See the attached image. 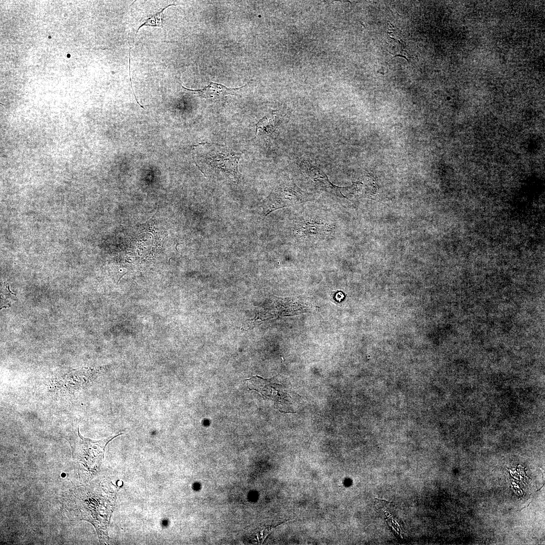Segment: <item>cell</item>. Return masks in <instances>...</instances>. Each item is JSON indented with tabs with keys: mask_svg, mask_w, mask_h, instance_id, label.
<instances>
[{
	"mask_svg": "<svg viewBox=\"0 0 545 545\" xmlns=\"http://www.w3.org/2000/svg\"><path fill=\"white\" fill-rule=\"evenodd\" d=\"M175 4H170L165 8L161 9L160 11L156 12L154 13L149 14L146 18L143 20L141 25L138 27L135 33V36H136L139 29L143 26H151V27H157L163 28L164 23V12L166 9L172 6H176Z\"/></svg>",
	"mask_w": 545,
	"mask_h": 545,
	"instance_id": "obj_8",
	"label": "cell"
},
{
	"mask_svg": "<svg viewBox=\"0 0 545 545\" xmlns=\"http://www.w3.org/2000/svg\"><path fill=\"white\" fill-rule=\"evenodd\" d=\"M122 434L93 441L83 437L80 434L78 427L77 434H75V437H72L69 442L72 456L80 469L88 476L94 475L98 472L103 459L106 446L113 439Z\"/></svg>",
	"mask_w": 545,
	"mask_h": 545,
	"instance_id": "obj_3",
	"label": "cell"
},
{
	"mask_svg": "<svg viewBox=\"0 0 545 545\" xmlns=\"http://www.w3.org/2000/svg\"><path fill=\"white\" fill-rule=\"evenodd\" d=\"M311 199V195L302 190L292 180L281 181L263 201L262 208L267 215L272 211Z\"/></svg>",
	"mask_w": 545,
	"mask_h": 545,
	"instance_id": "obj_4",
	"label": "cell"
},
{
	"mask_svg": "<svg viewBox=\"0 0 545 545\" xmlns=\"http://www.w3.org/2000/svg\"><path fill=\"white\" fill-rule=\"evenodd\" d=\"M183 89L192 92L202 98L219 99L227 95H232L244 87L246 85L234 88H228L226 86L215 82H210L208 85L200 89H190L187 88L180 84Z\"/></svg>",
	"mask_w": 545,
	"mask_h": 545,
	"instance_id": "obj_7",
	"label": "cell"
},
{
	"mask_svg": "<svg viewBox=\"0 0 545 545\" xmlns=\"http://www.w3.org/2000/svg\"><path fill=\"white\" fill-rule=\"evenodd\" d=\"M194 162L206 177L238 182L241 174L239 162L241 153L225 145L207 142L193 146Z\"/></svg>",
	"mask_w": 545,
	"mask_h": 545,
	"instance_id": "obj_2",
	"label": "cell"
},
{
	"mask_svg": "<svg viewBox=\"0 0 545 545\" xmlns=\"http://www.w3.org/2000/svg\"><path fill=\"white\" fill-rule=\"evenodd\" d=\"M294 230L299 238L316 240L322 238L332 228L325 222L310 218H299L294 221Z\"/></svg>",
	"mask_w": 545,
	"mask_h": 545,
	"instance_id": "obj_5",
	"label": "cell"
},
{
	"mask_svg": "<svg viewBox=\"0 0 545 545\" xmlns=\"http://www.w3.org/2000/svg\"><path fill=\"white\" fill-rule=\"evenodd\" d=\"M67 507L80 519L95 527L101 543H108L107 528L116 500L112 483L98 478L75 488L68 497Z\"/></svg>",
	"mask_w": 545,
	"mask_h": 545,
	"instance_id": "obj_1",
	"label": "cell"
},
{
	"mask_svg": "<svg viewBox=\"0 0 545 545\" xmlns=\"http://www.w3.org/2000/svg\"><path fill=\"white\" fill-rule=\"evenodd\" d=\"M392 503L387 502L385 500H378L377 499H375L374 505L376 509L379 510L385 509H388L390 507V505Z\"/></svg>",
	"mask_w": 545,
	"mask_h": 545,
	"instance_id": "obj_9",
	"label": "cell"
},
{
	"mask_svg": "<svg viewBox=\"0 0 545 545\" xmlns=\"http://www.w3.org/2000/svg\"><path fill=\"white\" fill-rule=\"evenodd\" d=\"M283 115L278 111L270 112L256 125V136L265 140L274 139L278 134Z\"/></svg>",
	"mask_w": 545,
	"mask_h": 545,
	"instance_id": "obj_6",
	"label": "cell"
}]
</instances>
